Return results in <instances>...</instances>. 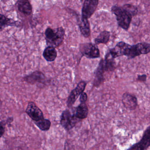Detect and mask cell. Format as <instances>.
Here are the masks:
<instances>
[{
	"mask_svg": "<svg viewBox=\"0 0 150 150\" xmlns=\"http://www.w3.org/2000/svg\"><path fill=\"white\" fill-rule=\"evenodd\" d=\"M45 35L48 46L56 48L61 45L64 40L65 30L61 27L55 29L48 27L45 31Z\"/></svg>",
	"mask_w": 150,
	"mask_h": 150,
	"instance_id": "6da1fadb",
	"label": "cell"
},
{
	"mask_svg": "<svg viewBox=\"0 0 150 150\" xmlns=\"http://www.w3.org/2000/svg\"><path fill=\"white\" fill-rule=\"evenodd\" d=\"M112 11L116 16L118 25L121 28L127 30L130 26L132 21V15L122 7L113 6Z\"/></svg>",
	"mask_w": 150,
	"mask_h": 150,
	"instance_id": "7a4b0ae2",
	"label": "cell"
},
{
	"mask_svg": "<svg viewBox=\"0 0 150 150\" xmlns=\"http://www.w3.org/2000/svg\"><path fill=\"white\" fill-rule=\"evenodd\" d=\"M79 50L82 54L89 59H96L100 57V52L97 45L92 43L81 44Z\"/></svg>",
	"mask_w": 150,
	"mask_h": 150,
	"instance_id": "3957f363",
	"label": "cell"
},
{
	"mask_svg": "<svg viewBox=\"0 0 150 150\" xmlns=\"http://www.w3.org/2000/svg\"><path fill=\"white\" fill-rule=\"evenodd\" d=\"M78 120L75 114L72 113L69 110H66L62 113L60 122L66 130H69L75 126Z\"/></svg>",
	"mask_w": 150,
	"mask_h": 150,
	"instance_id": "277c9868",
	"label": "cell"
},
{
	"mask_svg": "<svg viewBox=\"0 0 150 150\" xmlns=\"http://www.w3.org/2000/svg\"><path fill=\"white\" fill-rule=\"evenodd\" d=\"M23 79L26 83L31 84H41L45 85L47 83V77L41 71H36L30 74L24 76Z\"/></svg>",
	"mask_w": 150,
	"mask_h": 150,
	"instance_id": "5b68a950",
	"label": "cell"
},
{
	"mask_svg": "<svg viewBox=\"0 0 150 150\" xmlns=\"http://www.w3.org/2000/svg\"><path fill=\"white\" fill-rule=\"evenodd\" d=\"M87 83L84 81H81L78 83L76 87L72 90L67 100V104L69 108L71 107L79 96L83 92L86 87Z\"/></svg>",
	"mask_w": 150,
	"mask_h": 150,
	"instance_id": "8992f818",
	"label": "cell"
},
{
	"mask_svg": "<svg viewBox=\"0 0 150 150\" xmlns=\"http://www.w3.org/2000/svg\"><path fill=\"white\" fill-rule=\"evenodd\" d=\"M26 112L34 121H38L44 119L42 111L33 101L28 103Z\"/></svg>",
	"mask_w": 150,
	"mask_h": 150,
	"instance_id": "52a82bcc",
	"label": "cell"
},
{
	"mask_svg": "<svg viewBox=\"0 0 150 150\" xmlns=\"http://www.w3.org/2000/svg\"><path fill=\"white\" fill-rule=\"evenodd\" d=\"M99 0H85L82 9V17L89 19L97 8Z\"/></svg>",
	"mask_w": 150,
	"mask_h": 150,
	"instance_id": "ba28073f",
	"label": "cell"
},
{
	"mask_svg": "<svg viewBox=\"0 0 150 150\" xmlns=\"http://www.w3.org/2000/svg\"><path fill=\"white\" fill-rule=\"evenodd\" d=\"M130 46V45L121 41L118 43L114 48L110 49L108 52L114 59L123 55L127 56Z\"/></svg>",
	"mask_w": 150,
	"mask_h": 150,
	"instance_id": "9c48e42d",
	"label": "cell"
},
{
	"mask_svg": "<svg viewBox=\"0 0 150 150\" xmlns=\"http://www.w3.org/2000/svg\"><path fill=\"white\" fill-rule=\"evenodd\" d=\"M150 144V127L146 129L142 138L139 142L135 144L128 150H146Z\"/></svg>",
	"mask_w": 150,
	"mask_h": 150,
	"instance_id": "30bf717a",
	"label": "cell"
},
{
	"mask_svg": "<svg viewBox=\"0 0 150 150\" xmlns=\"http://www.w3.org/2000/svg\"><path fill=\"white\" fill-rule=\"evenodd\" d=\"M122 102L124 107L129 110H135L137 106L136 97L129 93H125L122 95Z\"/></svg>",
	"mask_w": 150,
	"mask_h": 150,
	"instance_id": "8fae6325",
	"label": "cell"
},
{
	"mask_svg": "<svg viewBox=\"0 0 150 150\" xmlns=\"http://www.w3.org/2000/svg\"><path fill=\"white\" fill-rule=\"evenodd\" d=\"M150 52V44L148 43H138L132 46V54L134 58L141 54H147Z\"/></svg>",
	"mask_w": 150,
	"mask_h": 150,
	"instance_id": "7c38bea8",
	"label": "cell"
},
{
	"mask_svg": "<svg viewBox=\"0 0 150 150\" xmlns=\"http://www.w3.org/2000/svg\"><path fill=\"white\" fill-rule=\"evenodd\" d=\"M16 5L18 11L25 16H29L32 13V6L29 0H18Z\"/></svg>",
	"mask_w": 150,
	"mask_h": 150,
	"instance_id": "4fadbf2b",
	"label": "cell"
},
{
	"mask_svg": "<svg viewBox=\"0 0 150 150\" xmlns=\"http://www.w3.org/2000/svg\"><path fill=\"white\" fill-rule=\"evenodd\" d=\"M78 25L82 35L85 38L90 36L91 30L88 19L81 17L77 19Z\"/></svg>",
	"mask_w": 150,
	"mask_h": 150,
	"instance_id": "5bb4252c",
	"label": "cell"
},
{
	"mask_svg": "<svg viewBox=\"0 0 150 150\" xmlns=\"http://www.w3.org/2000/svg\"><path fill=\"white\" fill-rule=\"evenodd\" d=\"M20 24L19 21H15L14 19L9 18L4 15L0 14V32L2 31L8 26L19 27Z\"/></svg>",
	"mask_w": 150,
	"mask_h": 150,
	"instance_id": "9a60e30c",
	"label": "cell"
},
{
	"mask_svg": "<svg viewBox=\"0 0 150 150\" xmlns=\"http://www.w3.org/2000/svg\"><path fill=\"white\" fill-rule=\"evenodd\" d=\"M89 113V109L85 103H81L76 108L75 113L76 117L78 120H83L87 118Z\"/></svg>",
	"mask_w": 150,
	"mask_h": 150,
	"instance_id": "2e32d148",
	"label": "cell"
},
{
	"mask_svg": "<svg viewBox=\"0 0 150 150\" xmlns=\"http://www.w3.org/2000/svg\"><path fill=\"white\" fill-rule=\"evenodd\" d=\"M57 51L55 48L52 47L48 46L44 50L43 56L48 62H53L57 57Z\"/></svg>",
	"mask_w": 150,
	"mask_h": 150,
	"instance_id": "e0dca14e",
	"label": "cell"
},
{
	"mask_svg": "<svg viewBox=\"0 0 150 150\" xmlns=\"http://www.w3.org/2000/svg\"><path fill=\"white\" fill-rule=\"evenodd\" d=\"M110 38V32L107 31H104L100 33L99 35L94 40L95 45L106 44L109 41Z\"/></svg>",
	"mask_w": 150,
	"mask_h": 150,
	"instance_id": "ac0fdd59",
	"label": "cell"
},
{
	"mask_svg": "<svg viewBox=\"0 0 150 150\" xmlns=\"http://www.w3.org/2000/svg\"><path fill=\"white\" fill-rule=\"evenodd\" d=\"M35 124L43 131H47L50 128L51 122L49 120L43 119L38 121L35 122Z\"/></svg>",
	"mask_w": 150,
	"mask_h": 150,
	"instance_id": "d6986e66",
	"label": "cell"
},
{
	"mask_svg": "<svg viewBox=\"0 0 150 150\" xmlns=\"http://www.w3.org/2000/svg\"><path fill=\"white\" fill-rule=\"evenodd\" d=\"M123 8L129 12L132 16H135L138 12V10L135 6L129 4H126L122 6Z\"/></svg>",
	"mask_w": 150,
	"mask_h": 150,
	"instance_id": "ffe728a7",
	"label": "cell"
},
{
	"mask_svg": "<svg viewBox=\"0 0 150 150\" xmlns=\"http://www.w3.org/2000/svg\"><path fill=\"white\" fill-rule=\"evenodd\" d=\"M88 99V96L85 93L83 92L80 95V101L81 103H85Z\"/></svg>",
	"mask_w": 150,
	"mask_h": 150,
	"instance_id": "44dd1931",
	"label": "cell"
},
{
	"mask_svg": "<svg viewBox=\"0 0 150 150\" xmlns=\"http://www.w3.org/2000/svg\"><path fill=\"white\" fill-rule=\"evenodd\" d=\"M5 125V122L0 121V137H1L4 134Z\"/></svg>",
	"mask_w": 150,
	"mask_h": 150,
	"instance_id": "7402d4cb",
	"label": "cell"
},
{
	"mask_svg": "<svg viewBox=\"0 0 150 150\" xmlns=\"http://www.w3.org/2000/svg\"><path fill=\"white\" fill-rule=\"evenodd\" d=\"M147 76L146 75H139L137 78V80L141 82H145L146 81Z\"/></svg>",
	"mask_w": 150,
	"mask_h": 150,
	"instance_id": "603a6c76",
	"label": "cell"
},
{
	"mask_svg": "<svg viewBox=\"0 0 150 150\" xmlns=\"http://www.w3.org/2000/svg\"><path fill=\"white\" fill-rule=\"evenodd\" d=\"M2 105V101H1V100H0V108H1V106Z\"/></svg>",
	"mask_w": 150,
	"mask_h": 150,
	"instance_id": "cb8c5ba5",
	"label": "cell"
}]
</instances>
